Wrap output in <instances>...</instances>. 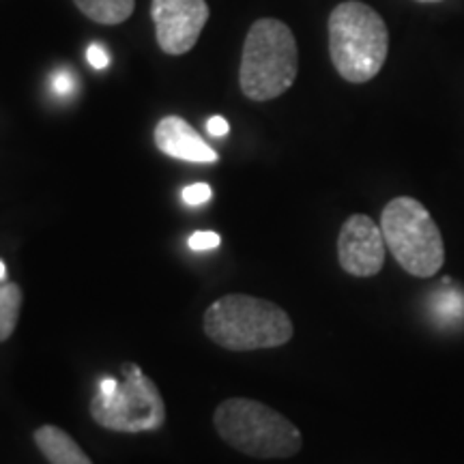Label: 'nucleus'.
I'll use <instances>...</instances> for the list:
<instances>
[{"label": "nucleus", "mask_w": 464, "mask_h": 464, "mask_svg": "<svg viewBox=\"0 0 464 464\" xmlns=\"http://www.w3.org/2000/svg\"><path fill=\"white\" fill-rule=\"evenodd\" d=\"M205 334L226 351H260L284 346L293 338V321L276 305L252 295H226L207 307Z\"/></svg>", "instance_id": "f257e3e1"}, {"label": "nucleus", "mask_w": 464, "mask_h": 464, "mask_svg": "<svg viewBox=\"0 0 464 464\" xmlns=\"http://www.w3.org/2000/svg\"><path fill=\"white\" fill-rule=\"evenodd\" d=\"M390 52L385 20L359 0H346L329 15V54L346 82L363 84L376 78Z\"/></svg>", "instance_id": "f03ea898"}, {"label": "nucleus", "mask_w": 464, "mask_h": 464, "mask_svg": "<svg viewBox=\"0 0 464 464\" xmlns=\"http://www.w3.org/2000/svg\"><path fill=\"white\" fill-rule=\"evenodd\" d=\"M299 72L297 39L284 22L263 17L249 26L243 44L239 86L252 102H269L295 84Z\"/></svg>", "instance_id": "7ed1b4c3"}, {"label": "nucleus", "mask_w": 464, "mask_h": 464, "mask_svg": "<svg viewBox=\"0 0 464 464\" xmlns=\"http://www.w3.org/2000/svg\"><path fill=\"white\" fill-rule=\"evenodd\" d=\"M213 426L232 450L263 460L293 458L304 448L299 428L258 400H224L213 413Z\"/></svg>", "instance_id": "20e7f679"}, {"label": "nucleus", "mask_w": 464, "mask_h": 464, "mask_svg": "<svg viewBox=\"0 0 464 464\" xmlns=\"http://www.w3.org/2000/svg\"><path fill=\"white\" fill-rule=\"evenodd\" d=\"M381 230L385 246L409 276H437L445 263V243L430 211L411 196H398L382 208Z\"/></svg>", "instance_id": "39448f33"}, {"label": "nucleus", "mask_w": 464, "mask_h": 464, "mask_svg": "<svg viewBox=\"0 0 464 464\" xmlns=\"http://www.w3.org/2000/svg\"><path fill=\"white\" fill-rule=\"evenodd\" d=\"M91 417L112 432H153L166 423V404L158 385L136 363H125L114 396L95 393L91 400Z\"/></svg>", "instance_id": "423d86ee"}, {"label": "nucleus", "mask_w": 464, "mask_h": 464, "mask_svg": "<svg viewBox=\"0 0 464 464\" xmlns=\"http://www.w3.org/2000/svg\"><path fill=\"white\" fill-rule=\"evenodd\" d=\"M208 15L207 0H153L150 17L161 52L170 56L188 54L198 44Z\"/></svg>", "instance_id": "0eeeda50"}, {"label": "nucleus", "mask_w": 464, "mask_h": 464, "mask_svg": "<svg viewBox=\"0 0 464 464\" xmlns=\"http://www.w3.org/2000/svg\"><path fill=\"white\" fill-rule=\"evenodd\" d=\"M385 237L372 218L355 213L342 224L338 237L340 266L353 277H372L385 265Z\"/></svg>", "instance_id": "6e6552de"}, {"label": "nucleus", "mask_w": 464, "mask_h": 464, "mask_svg": "<svg viewBox=\"0 0 464 464\" xmlns=\"http://www.w3.org/2000/svg\"><path fill=\"white\" fill-rule=\"evenodd\" d=\"M155 147L168 158L194 161V164H216L219 155L202 140L200 133L181 116H166L155 127Z\"/></svg>", "instance_id": "1a4fd4ad"}, {"label": "nucleus", "mask_w": 464, "mask_h": 464, "mask_svg": "<svg viewBox=\"0 0 464 464\" xmlns=\"http://www.w3.org/2000/svg\"><path fill=\"white\" fill-rule=\"evenodd\" d=\"M34 443L50 464H92L82 448L58 426H42L34 430Z\"/></svg>", "instance_id": "9d476101"}, {"label": "nucleus", "mask_w": 464, "mask_h": 464, "mask_svg": "<svg viewBox=\"0 0 464 464\" xmlns=\"http://www.w3.org/2000/svg\"><path fill=\"white\" fill-rule=\"evenodd\" d=\"M73 5L97 24L114 26L131 17L136 0H73Z\"/></svg>", "instance_id": "9b49d317"}, {"label": "nucleus", "mask_w": 464, "mask_h": 464, "mask_svg": "<svg viewBox=\"0 0 464 464\" xmlns=\"http://www.w3.org/2000/svg\"><path fill=\"white\" fill-rule=\"evenodd\" d=\"M22 310V288L14 282L0 284V342L14 335Z\"/></svg>", "instance_id": "f8f14e48"}, {"label": "nucleus", "mask_w": 464, "mask_h": 464, "mask_svg": "<svg viewBox=\"0 0 464 464\" xmlns=\"http://www.w3.org/2000/svg\"><path fill=\"white\" fill-rule=\"evenodd\" d=\"M219 243H222V237L218 235V232H211V230H198L194 232V235L188 239V246L194 249V252H207V249H216L219 247Z\"/></svg>", "instance_id": "ddd939ff"}, {"label": "nucleus", "mask_w": 464, "mask_h": 464, "mask_svg": "<svg viewBox=\"0 0 464 464\" xmlns=\"http://www.w3.org/2000/svg\"><path fill=\"white\" fill-rule=\"evenodd\" d=\"M75 86H78V82H75L73 73L67 72V69H61V72H56L50 78V89H52V92H56L58 97L72 95V92L75 91Z\"/></svg>", "instance_id": "4468645a"}, {"label": "nucleus", "mask_w": 464, "mask_h": 464, "mask_svg": "<svg viewBox=\"0 0 464 464\" xmlns=\"http://www.w3.org/2000/svg\"><path fill=\"white\" fill-rule=\"evenodd\" d=\"M181 196H183L185 205L200 207V205H205V202L211 200L213 191L207 183H194V185H188V188L183 189Z\"/></svg>", "instance_id": "2eb2a0df"}, {"label": "nucleus", "mask_w": 464, "mask_h": 464, "mask_svg": "<svg viewBox=\"0 0 464 464\" xmlns=\"http://www.w3.org/2000/svg\"><path fill=\"white\" fill-rule=\"evenodd\" d=\"M86 61H89L91 67L95 69H106L110 65V56L102 44L89 45V50H86Z\"/></svg>", "instance_id": "dca6fc26"}, {"label": "nucleus", "mask_w": 464, "mask_h": 464, "mask_svg": "<svg viewBox=\"0 0 464 464\" xmlns=\"http://www.w3.org/2000/svg\"><path fill=\"white\" fill-rule=\"evenodd\" d=\"M207 131L211 133L213 138H224L226 133L230 131V125L224 116H213V119L207 121Z\"/></svg>", "instance_id": "f3484780"}, {"label": "nucleus", "mask_w": 464, "mask_h": 464, "mask_svg": "<svg viewBox=\"0 0 464 464\" xmlns=\"http://www.w3.org/2000/svg\"><path fill=\"white\" fill-rule=\"evenodd\" d=\"M119 385H121L119 381H116V379H110V376H106V379H102V382H100V390H97V393H100V396H106V398H110V396H114L116 390H119Z\"/></svg>", "instance_id": "a211bd4d"}, {"label": "nucleus", "mask_w": 464, "mask_h": 464, "mask_svg": "<svg viewBox=\"0 0 464 464\" xmlns=\"http://www.w3.org/2000/svg\"><path fill=\"white\" fill-rule=\"evenodd\" d=\"M5 276H7V266H5L3 260H0V280H5Z\"/></svg>", "instance_id": "6ab92c4d"}, {"label": "nucleus", "mask_w": 464, "mask_h": 464, "mask_svg": "<svg viewBox=\"0 0 464 464\" xmlns=\"http://www.w3.org/2000/svg\"><path fill=\"white\" fill-rule=\"evenodd\" d=\"M420 3H439V0H420Z\"/></svg>", "instance_id": "aec40b11"}]
</instances>
